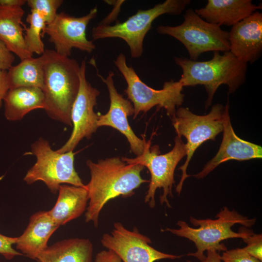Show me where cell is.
I'll return each mask as SVG.
<instances>
[{
  "label": "cell",
  "mask_w": 262,
  "mask_h": 262,
  "mask_svg": "<svg viewBox=\"0 0 262 262\" xmlns=\"http://www.w3.org/2000/svg\"><path fill=\"white\" fill-rule=\"evenodd\" d=\"M90 180L86 186L89 200L85 214V221L93 222L97 227L101 211L111 199L121 196L129 197L134 190L149 181L143 179V165L128 164L119 157L101 159L97 163L86 161Z\"/></svg>",
  "instance_id": "cell-1"
},
{
  "label": "cell",
  "mask_w": 262,
  "mask_h": 262,
  "mask_svg": "<svg viewBox=\"0 0 262 262\" xmlns=\"http://www.w3.org/2000/svg\"><path fill=\"white\" fill-rule=\"evenodd\" d=\"M43 61L44 110L51 119L70 127L71 111L80 87V65L54 50L45 49Z\"/></svg>",
  "instance_id": "cell-2"
},
{
  "label": "cell",
  "mask_w": 262,
  "mask_h": 262,
  "mask_svg": "<svg viewBox=\"0 0 262 262\" xmlns=\"http://www.w3.org/2000/svg\"><path fill=\"white\" fill-rule=\"evenodd\" d=\"M174 62L182 70L179 82L183 87L204 85L208 95L206 108L212 104L214 95L221 85H227L229 94L232 93L246 80L247 64L238 60L229 51L222 54L214 51L212 59L204 61L175 57Z\"/></svg>",
  "instance_id": "cell-3"
},
{
  "label": "cell",
  "mask_w": 262,
  "mask_h": 262,
  "mask_svg": "<svg viewBox=\"0 0 262 262\" xmlns=\"http://www.w3.org/2000/svg\"><path fill=\"white\" fill-rule=\"evenodd\" d=\"M215 219H199L192 216L190 221L194 226L193 228L184 221L179 220L177 223L178 229L167 228L162 231H168L178 237L185 238L192 241L195 245L196 251L189 253L187 256L194 257L199 261H203L206 256L204 253L207 250L218 252L227 250L226 246L221 242L230 238H245L253 232L244 229L238 232L231 229L234 225L239 224L246 227H251L256 222V218H248L239 213L235 210H230L224 207L216 214Z\"/></svg>",
  "instance_id": "cell-4"
},
{
  "label": "cell",
  "mask_w": 262,
  "mask_h": 262,
  "mask_svg": "<svg viewBox=\"0 0 262 262\" xmlns=\"http://www.w3.org/2000/svg\"><path fill=\"white\" fill-rule=\"evenodd\" d=\"M191 2L190 0H166L151 8L138 10L122 22H118L112 25L100 23L92 30L93 41L121 38L128 45L131 57L139 58L143 53L144 38L154 20L164 14L180 15Z\"/></svg>",
  "instance_id": "cell-5"
},
{
  "label": "cell",
  "mask_w": 262,
  "mask_h": 262,
  "mask_svg": "<svg viewBox=\"0 0 262 262\" xmlns=\"http://www.w3.org/2000/svg\"><path fill=\"white\" fill-rule=\"evenodd\" d=\"M151 146V139L146 141L142 154L135 158H122L128 164H137L146 167L150 174L148 189L145 196V202L150 207L156 205L155 196L158 189H162L160 196L161 205L164 204L168 207L171 206L168 197H172V187L175 181L174 172L180 161L186 155L185 144L181 137L176 136L174 139V146L168 152L161 154L159 147Z\"/></svg>",
  "instance_id": "cell-6"
},
{
  "label": "cell",
  "mask_w": 262,
  "mask_h": 262,
  "mask_svg": "<svg viewBox=\"0 0 262 262\" xmlns=\"http://www.w3.org/2000/svg\"><path fill=\"white\" fill-rule=\"evenodd\" d=\"M114 62L127 83L124 92L133 105V118L155 106L164 108L171 118L175 115L176 108L184 101L183 87L179 81L165 82L162 89L156 90L144 83L132 67L127 65L124 54L120 53Z\"/></svg>",
  "instance_id": "cell-7"
},
{
  "label": "cell",
  "mask_w": 262,
  "mask_h": 262,
  "mask_svg": "<svg viewBox=\"0 0 262 262\" xmlns=\"http://www.w3.org/2000/svg\"><path fill=\"white\" fill-rule=\"evenodd\" d=\"M30 153L36 160L24 177L27 184L41 181L53 194L58 193L62 184L86 187L74 168L73 151L59 153L41 137L32 144Z\"/></svg>",
  "instance_id": "cell-8"
},
{
  "label": "cell",
  "mask_w": 262,
  "mask_h": 262,
  "mask_svg": "<svg viewBox=\"0 0 262 262\" xmlns=\"http://www.w3.org/2000/svg\"><path fill=\"white\" fill-rule=\"evenodd\" d=\"M183 22L177 26L159 25L157 32L173 37L186 48L191 60L196 61L208 51H229V32L208 22L192 9L186 10Z\"/></svg>",
  "instance_id": "cell-9"
},
{
  "label": "cell",
  "mask_w": 262,
  "mask_h": 262,
  "mask_svg": "<svg viewBox=\"0 0 262 262\" xmlns=\"http://www.w3.org/2000/svg\"><path fill=\"white\" fill-rule=\"evenodd\" d=\"M224 109L222 104H216L208 114L200 115L193 113L187 107H180L171 118L177 136H183L187 140L186 159L179 168L182 175L176 187L178 195L181 193L184 180L191 176L187 174V169L196 149L206 141L214 140L218 134L223 132Z\"/></svg>",
  "instance_id": "cell-10"
},
{
  "label": "cell",
  "mask_w": 262,
  "mask_h": 262,
  "mask_svg": "<svg viewBox=\"0 0 262 262\" xmlns=\"http://www.w3.org/2000/svg\"><path fill=\"white\" fill-rule=\"evenodd\" d=\"M79 78V89L71 111L73 130L68 140L56 150L60 153L73 151L83 138L90 139L98 128L99 115L94 112V108L97 104L100 92L86 79L85 59L80 64Z\"/></svg>",
  "instance_id": "cell-11"
},
{
  "label": "cell",
  "mask_w": 262,
  "mask_h": 262,
  "mask_svg": "<svg viewBox=\"0 0 262 262\" xmlns=\"http://www.w3.org/2000/svg\"><path fill=\"white\" fill-rule=\"evenodd\" d=\"M98 11L95 6L88 14L79 17L71 16L64 12L58 13L54 20L46 25L43 34L49 36L54 50L62 56L69 57L72 49L91 53L96 46L93 40L87 39L86 30Z\"/></svg>",
  "instance_id": "cell-12"
},
{
  "label": "cell",
  "mask_w": 262,
  "mask_h": 262,
  "mask_svg": "<svg viewBox=\"0 0 262 262\" xmlns=\"http://www.w3.org/2000/svg\"><path fill=\"white\" fill-rule=\"evenodd\" d=\"M100 242L106 248L115 253L123 262H155L163 259L175 260L182 256L156 249L150 246V239L139 232L136 228L130 230L119 222L114 223L110 233L103 234Z\"/></svg>",
  "instance_id": "cell-13"
},
{
  "label": "cell",
  "mask_w": 262,
  "mask_h": 262,
  "mask_svg": "<svg viewBox=\"0 0 262 262\" xmlns=\"http://www.w3.org/2000/svg\"><path fill=\"white\" fill-rule=\"evenodd\" d=\"M98 76L106 84L110 98V107L107 113L99 115L98 126L110 127L117 130L127 138L131 152L137 156L141 155L146 142L144 135L143 139L138 137L129 125L128 117L133 115L134 108L131 102L118 93L114 82V73L110 71L106 78L97 72Z\"/></svg>",
  "instance_id": "cell-14"
},
{
  "label": "cell",
  "mask_w": 262,
  "mask_h": 262,
  "mask_svg": "<svg viewBox=\"0 0 262 262\" xmlns=\"http://www.w3.org/2000/svg\"><path fill=\"white\" fill-rule=\"evenodd\" d=\"M223 132V139L216 154L200 172L192 176L202 179L219 164L230 160L241 161L262 158V147L261 146L244 140L235 134L230 122L228 104L224 109Z\"/></svg>",
  "instance_id": "cell-15"
},
{
  "label": "cell",
  "mask_w": 262,
  "mask_h": 262,
  "mask_svg": "<svg viewBox=\"0 0 262 262\" xmlns=\"http://www.w3.org/2000/svg\"><path fill=\"white\" fill-rule=\"evenodd\" d=\"M229 51L238 60L253 64L262 52V13L256 11L229 32Z\"/></svg>",
  "instance_id": "cell-16"
},
{
  "label": "cell",
  "mask_w": 262,
  "mask_h": 262,
  "mask_svg": "<svg viewBox=\"0 0 262 262\" xmlns=\"http://www.w3.org/2000/svg\"><path fill=\"white\" fill-rule=\"evenodd\" d=\"M48 211H39L33 214L29 223L19 236L17 237L16 248L30 259L36 260L38 255L48 246L52 234L59 228Z\"/></svg>",
  "instance_id": "cell-17"
},
{
  "label": "cell",
  "mask_w": 262,
  "mask_h": 262,
  "mask_svg": "<svg viewBox=\"0 0 262 262\" xmlns=\"http://www.w3.org/2000/svg\"><path fill=\"white\" fill-rule=\"evenodd\" d=\"M262 5H256L251 0H208L196 13L206 21L221 26H233L248 17Z\"/></svg>",
  "instance_id": "cell-18"
},
{
  "label": "cell",
  "mask_w": 262,
  "mask_h": 262,
  "mask_svg": "<svg viewBox=\"0 0 262 262\" xmlns=\"http://www.w3.org/2000/svg\"><path fill=\"white\" fill-rule=\"evenodd\" d=\"M54 206L48 211L51 219L59 226L74 220L85 212L89 200L86 187L62 184Z\"/></svg>",
  "instance_id": "cell-19"
},
{
  "label": "cell",
  "mask_w": 262,
  "mask_h": 262,
  "mask_svg": "<svg viewBox=\"0 0 262 262\" xmlns=\"http://www.w3.org/2000/svg\"><path fill=\"white\" fill-rule=\"evenodd\" d=\"M24 11L21 7L0 6V41L21 60L33 55L26 45L22 19Z\"/></svg>",
  "instance_id": "cell-20"
},
{
  "label": "cell",
  "mask_w": 262,
  "mask_h": 262,
  "mask_svg": "<svg viewBox=\"0 0 262 262\" xmlns=\"http://www.w3.org/2000/svg\"><path fill=\"white\" fill-rule=\"evenodd\" d=\"M93 246L89 239L73 238L48 246L37 256L39 262H92Z\"/></svg>",
  "instance_id": "cell-21"
},
{
  "label": "cell",
  "mask_w": 262,
  "mask_h": 262,
  "mask_svg": "<svg viewBox=\"0 0 262 262\" xmlns=\"http://www.w3.org/2000/svg\"><path fill=\"white\" fill-rule=\"evenodd\" d=\"M4 115L9 121L21 120L28 113L44 109L45 98L42 89L34 87H20L8 90L3 99Z\"/></svg>",
  "instance_id": "cell-22"
},
{
  "label": "cell",
  "mask_w": 262,
  "mask_h": 262,
  "mask_svg": "<svg viewBox=\"0 0 262 262\" xmlns=\"http://www.w3.org/2000/svg\"><path fill=\"white\" fill-rule=\"evenodd\" d=\"M10 89L20 87H34L43 89L44 86L43 61L41 55L30 57L7 70Z\"/></svg>",
  "instance_id": "cell-23"
},
{
  "label": "cell",
  "mask_w": 262,
  "mask_h": 262,
  "mask_svg": "<svg viewBox=\"0 0 262 262\" xmlns=\"http://www.w3.org/2000/svg\"><path fill=\"white\" fill-rule=\"evenodd\" d=\"M26 21L29 24V27L24 28L26 32L24 38L27 48L32 54L41 55L45 50L41 39L42 34L47 24L36 12L32 10L27 15Z\"/></svg>",
  "instance_id": "cell-24"
},
{
  "label": "cell",
  "mask_w": 262,
  "mask_h": 262,
  "mask_svg": "<svg viewBox=\"0 0 262 262\" xmlns=\"http://www.w3.org/2000/svg\"><path fill=\"white\" fill-rule=\"evenodd\" d=\"M62 0H28L31 10L36 12L45 20L47 25L50 23L57 15V10L63 3Z\"/></svg>",
  "instance_id": "cell-25"
},
{
  "label": "cell",
  "mask_w": 262,
  "mask_h": 262,
  "mask_svg": "<svg viewBox=\"0 0 262 262\" xmlns=\"http://www.w3.org/2000/svg\"><path fill=\"white\" fill-rule=\"evenodd\" d=\"M222 262H262L247 253L243 248L226 250L220 255Z\"/></svg>",
  "instance_id": "cell-26"
},
{
  "label": "cell",
  "mask_w": 262,
  "mask_h": 262,
  "mask_svg": "<svg viewBox=\"0 0 262 262\" xmlns=\"http://www.w3.org/2000/svg\"><path fill=\"white\" fill-rule=\"evenodd\" d=\"M246 246L243 248L250 255L255 258L262 261V235L253 233L248 236L243 238Z\"/></svg>",
  "instance_id": "cell-27"
},
{
  "label": "cell",
  "mask_w": 262,
  "mask_h": 262,
  "mask_svg": "<svg viewBox=\"0 0 262 262\" xmlns=\"http://www.w3.org/2000/svg\"><path fill=\"white\" fill-rule=\"evenodd\" d=\"M17 237H9L0 233V254L8 260L17 256L23 255L13 247L15 245Z\"/></svg>",
  "instance_id": "cell-28"
},
{
  "label": "cell",
  "mask_w": 262,
  "mask_h": 262,
  "mask_svg": "<svg viewBox=\"0 0 262 262\" xmlns=\"http://www.w3.org/2000/svg\"><path fill=\"white\" fill-rule=\"evenodd\" d=\"M15 61L13 54L0 41V69L8 70Z\"/></svg>",
  "instance_id": "cell-29"
},
{
  "label": "cell",
  "mask_w": 262,
  "mask_h": 262,
  "mask_svg": "<svg viewBox=\"0 0 262 262\" xmlns=\"http://www.w3.org/2000/svg\"><path fill=\"white\" fill-rule=\"evenodd\" d=\"M94 262H123L120 257L114 251L104 250L96 255Z\"/></svg>",
  "instance_id": "cell-30"
},
{
  "label": "cell",
  "mask_w": 262,
  "mask_h": 262,
  "mask_svg": "<svg viewBox=\"0 0 262 262\" xmlns=\"http://www.w3.org/2000/svg\"><path fill=\"white\" fill-rule=\"evenodd\" d=\"M9 89L7 70L0 69V108L2 106V100Z\"/></svg>",
  "instance_id": "cell-31"
},
{
  "label": "cell",
  "mask_w": 262,
  "mask_h": 262,
  "mask_svg": "<svg viewBox=\"0 0 262 262\" xmlns=\"http://www.w3.org/2000/svg\"><path fill=\"white\" fill-rule=\"evenodd\" d=\"M25 0H0V6L5 7H22L26 3Z\"/></svg>",
  "instance_id": "cell-32"
},
{
  "label": "cell",
  "mask_w": 262,
  "mask_h": 262,
  "mask_svg": "<svg viewBox=\"0 0 262 262\" xmlns=\"http://www.w3.org/2000/svg\"><path fill=\"white\" fill-rule=\"evenodd\" d=\"M199 262H222L219 252L215 250H207L205 259Z\"/></svg>",
  "instance_id": "cell-33"
}]
</instances>
